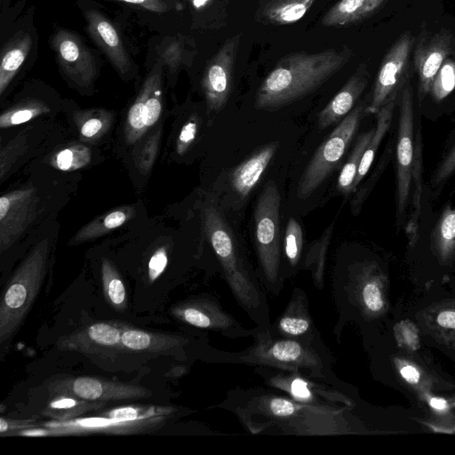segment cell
<instances>
[{
	"label": "cell",
	"instance_id": "6da1fadb",
	"mask_svg": "<svg viewBox=\"0 0 455 455\" xmlns=\"http://www.w3.org/2000/svg\"><path fill=\"white\" fill-rule=\"evenodd\" d=\"M218 408L232 411L251 434L332 435L347 433V410L299 403L263 388L229 390Z\"/></svg>",
	"mask_w": 455,
	"mask_h": 455
},
{
	"label": "cell",
	"instance_id": "7a4b0ae2",
	"mask_svg": "<svg viewBox=\"0 0 455 455\" xmlns=\"http://www.w3.org/2000/svg\"><path fill=\"white\" fill-rule=\"evenodd\" d=\"M252 338L253 344L238 352L209 347L205 360L299 372L346 392L345 384L332 371V355L321 336L311 340L275 337L269 329L256 326Z\"/></svg>",
	"mask_w": 455,
	"mask_h": 455
},
{
	"label": "cell",
	"instance_id": "3957f363",
	"mask_svg": "<svg viewBox=\"0 0 455 455\" xmlns=\"http://www.w3.org/2000/svg\"><path fill=\"white\" fill-rule=\"evenodd\" d=\"M351 56V50L343 45L340 49L283 57L258 88L256 108L276 110L305 97L339 71Z\"/></svg>",
	"mask_w": 455,
	"mask_h": 455
},
{
	"label": "cell",
	"instance_id": "277c9868",
	"mask_svg": "<svg viewBox=\"0 0 455 455\" xmlns=\"http://www.w3.org/2000/svg\"><path fill=\"white\" fill-rule=\"evenodd\" d=\"M204 228L223 278L237 304L263 329L271 326L265 290L243 256L228 222L213 204L203 210Z\"/></svg>",
	"mask_w": 455,
	"mask_h": 455
},
{
	"label": "cell",
	"instance_id": "5b68a950",
	"mask_svg": "<svg viewBox=\"0 0 455 455\" xmlns=\"http://www.w3.org/2000/svg\"><path fill=\"white\" fill-rule=\"evenodd\" d=\"M51 244L41 240L20 264L9 280L0 303V343L7 344L17 332L44 281Z\"/></svg>",
	"mask_w": 455,
	"mask_h": 455
},
{
	"label": "cell",
	"instance_id": "8992f818",
	"mask_svg": "<svg viewBox=\"0 0 455 455\" xmlns=\"http://www.w3.org/2000/svg\"><path fill=\"white\" fill-rule=\"evenodd\" d=\"M281 196L276 184L270 180L259 196L254 210V243L264 290L278 297L283 277L280 246Z\"/></svg>",
	"mask_w": 455,
	"mask_h": 455
},
{
	"label": "cell",
	"instance_id": "52a82bcc",
	"mask_svg": "<svg viewBox=\"0 0 455 455\" xmlns=\"http://www.w3.org/2000/svg\"><path fill=\"white\" fill-rule=\"evenodd\" d=\"M363 106L346 116L322 142L301 174L297 196H309L334 171L350 145L360 124Z\"/></svg>",
	"mask_w": 455,
	"mask_h": 455
},
{
	"label": "cell",
	"instance_id": "ba28073f",
	"mask_svg": "<svg viewBox=\"0 0 455 455\" xmlns=\"http://www.w3.org/2000/svg\"><path fill=\"white\" fill-rule=\"evenodd\" d=\"M254 371L268 387L299 403L337 410L351 405L346 392L301 373L263 366H256Z\"/></svg>",
	"mask_w": 455,
	"mask_h": 455
},
{
	"label": "cell",
	"instance_id": "9c48e42d",
	"mask_svg": "<svg viewBox=\"0 0 455 455\" xmlns=\"http://www.w3.org/2000/svg\"><path fill=\"white\" fill-rule=\"evenodd\" d=\"M415 38L407 31L402 34L384 56L376 76L366 111L376 114L393 100H397L410 81V58Z\"/></svg>",
	"mask_w": 455,
	"mask_h": 455
},
{
	"label": "cell",
	"instance_id": "30bf717a",
	"mask_svg": "<svg viewBox=\"0 0 455 455\" xmlns=\"http://www.w3.org/2000/svg\"><path fill=\"white\" fill-rule=\"evenodd\" d=\"M173 315L192 327L211 331L228 339L252 337L255 327L246 329L219 299L210 294L181 301L172 308Z\"/></svg>",
	"mask_w": 455,
	"mask_h": 455
},
{
	"label": "cell",
	"instance_id": "8fae6325",
	"mask_svg": "<svg viewBox=\"0 0 455 455\" xmlns=\"http://www.w3.org/2000/svg\"><path fill=\"white\" fill-rule=\"evenodd\" d=\"M163 66V61L158 59L129 108L124 125V138L128 145L137 142L161 116Z\"/></svg>",
	"mask_w": 455,
	"mask_h": 455
},
{
	"label": "cell",
	"instance_id": "7c38bea8",
	"mask_svg": "<svg viewBox=\"0 0 455 455\" xmlns=\"http://www.w3.org/2000/svg\"><path fill=\"white\" fill-rule=\"evenodd\" d=\"M50 390L53 395H70L103 403L140 399L152 395L150 390L139 385L89 376L58 379L50 386Z\"/></svg>",
	"mask_w": 455,
	"mask_h": 455
},
{
	"label": "cell",
	"instance_id": "4fadbf2b",
	"mask_svg": "<svg viewBox=\"0 0 455 455\" xmlns=\"http://www.w3.org/2000/svg\"><path fill=\"white\" fill-rule=\"evenodd\" d=\"M455 51V37L446 28L423 32L413 52L414 68L418 74V96L422 101L430 92L433 81L444 60Z\"/></svg>",
	"mask_w": 455,
	"mask_h": 455
},
{
	"label": "cell",
	"instance_id": "5bb4252c",
	"mask_svg": "<svg viewBox=\"0 0 455 455\" xmlns=\"http://www.w3.org/2000/svg\"><path fill=\"white\" fill-rule=\"evenodd\" d=\"M39 198L34 187L16 189L0 198V251L8 250L36 218Z\"/></svg>",
	"mask_w": 455,
	"mask_h": 455
},
{
	"label": "cell",
	"instance_id": "9a60e30c",
	"mask_svg": "<svg viewBox=\"0 0 455 455\" xmlns=\"http://www.w3.org/2000/svg\"><path fill=\"white\" fill-rule=\"evenodd\" d=\"M413 152V105L410 81L400 95V112L396 147L397 161V218L403 213L409 197Z\"/></svg>",
	"mask_w": 455,
	"mask_h": 455
},
{
	"label": "cell",
	"instance_id": "2e32d148",
	"mask_svg": "<svg viewBox=\"0 0 455 455\" xmlns=\"http://www.w3.org/2000/svg\"><path fill=\"white\" fill-rule=\"evenodd\" d=\"M240 36L228 39L207 64L202 89L208 112H220L226 105L233 86L234 65Z\"/></svg>",
	"mask_w": 455,
	"mask_h": 455
},
{
	"label": "cell",
	"instance_id": "e0dca14e",
	"mask_svg": "<svg viewBox=\"0 0 455 455\" xmlns=\"http://www.w3.org/2000/svg\"><path fill=\"white\" fill-rule=\"evenodd\" d=\"M52 44L64 74L78 86H90L97 74L96 62L79 35L60 29L53 35Z\"/></svg>",
	"mask_w": 455,
	"mask_h": 455
},
{
	"label": "cell",
	"instance_id": "ac0fdd59",
	"mask_svg": "<svg viewBox=\"0 0 455 455\" xmlns=\"http://www.w3.org/2000/svg\"><path fill=\"white\" fill-rule=\"evenodd\" d=\"M176 410L170 406H124L100 416V430L114 434H139L161 427Z\"/></svg>",
	"mask_w": 455,
	"mask_h": 455
},
{
	"label": "cell",
	"instance_id": "d6986e66",
	"mask_svg": "<svg viewBox=\"0 0 455 455\" xmlns=\"http://www.w3.org/2000/svg\"><path fill=\"white\" fill-rule=\"evenodd\" d=\"M270 333L275 337L315 339L321 336L309 311L307 294L294 288L283 313L271 323Z\"/></svg>",
	"mask_w": 455,
	"mask_h": 455
},
{
	"label": "cell",
	"instance_id": "ffe728a7",
	"mask_svg": "<svg viewBox=\"0 0 455 455\" xmlns=\"http://www.w3.org/2000/svg\"><path fill=\"white\" fill-rule=\"evenodd\" d=\"M84 17L90 37L108 58L116 70L120 75L130 71V57L115 25L101 12L95 10L87 11Z\"/></svg>",
	"mask_w": 455,
	"mask_h": 455
},
{
	"label": "cell",
	"instance_id": "44dd1931",
	"mask_svg": "<svg viewBox=\"0 0 455 455\" xmlns=\"http://www.w3.org/2000/svg\"><path fill=\"white\" fill-rule=\"evenodd\" d=\"M122 326L112 323H95L82 329L67 340V346L93 355H111L123 348Z\"/></svg>",
	"mask_w": 455,
	"mask_h": 455
},
{
	"label": "cell",
	"instance_id": "7402d4cb",
	"mask_svg": "<svg viewBox=\"0 0 455 455\" xmlns=\"http://www.w3.org/2000/svg\"><path fill=\"white\" fill-rule=\"evenodd\" d=\"M369 80V74L364 64L360 65L349 77L342 88L320 111L317 116V126L324 130L338 124L354 108Z\"/></svg>",
	"mask_w": 455,
	"mask_h": 455
},
{
	"label": "cell",
	"instance_id": "603a6c76",
	"mask_svg": "<svg viewBox=\"0 0 455 455\" xmlns=\"http://www.w3.org/2000/svg\"><path fill=\"white\" fill-rule=\"evenodd\" d=\"M122 347L127 351L149 354H171L182 351L190 343L188 338L148 332L140 329L124 327Z\"/></svg>",
	"mask_w": 455,
	"mask_h": 455
},
{
	"label": "cell",
	"instance_id": "cb8c5ba5",
	"mask_svg": "<svg viewBox=\"0 0 455 455\" xmlns=\"http://www.w3.org/2000/svg\"><path fill=\"white\" fill-rule=\"evenodd\" d=\"M278 145V142L265 145L233 170L230 183L237 195L246 197L254 189L275 155Z\"/></svg>",
	"mask_w": 455,
	"mask_h": 455
},
{
	"label": "cell",
	"instance_id": "d4e9b609",
	"mask_svg": "<svg viewBox=\"0 0 455 455\" xmlns=\"http://www.w3.org/2000/svg\"><path fill=\"white\" fill-rule=\"evenodd\" d=\"M386 0H339L322 19L325 27L346 26L371 15Z\"/></svg>",
	"mask_w": 455,
	"mask_h": 455
},
{
	"label": "cell",
	"instance_id": "484cf974",
	"mask_svg": "<svg viewBox=\"0 0 455 455\" xmlns=\"http://www.w3.org/2000/svg\"><path fill=\"white\" fill-rule=\"evenodd\" d=\"M106 403L90 401L70 395H54L42 414L60 421L72 420L91 411H98Z\"/></svg>",
	"mask_w": 455,
	"mask_h": 455
},
{
	"label": "cell",
	"instance_id": "4316f807",
	"mask_svg": "<svg viewBox=\"0 0 455 455\" xmlns=\"http://www.w3.org/2000/svg\"><path fill=\"white\" fill-rule=\"evenodd\" d=\"M134 208L124 206L97 217L81 228L72 237L69 244L76 245L100 237L123 226L134 215Z\"/></svg>",
	"mask_w": 455,
	"mask_h": 455
},
{
	"label": "cell",
	"instance_id": "83f0119b",
	"mask_svg": "<svg viewBox=\"0 0 455 455\" xmlns=\"http://www.w3.org/2000/svg\"><path fill=\"white\" fill-rule=\"evenodd\" d=\"M32 45L29 34L12 39L4 49L0 63V94H3L24 63Z\"/></svg>",
	"mask_w": 455,
	"mask_h": 455
},
{
	"label": "cell",
	"instance_id": "f1b7e54d",
	"mask_svg": "<svg viewBox=\"0 0 455 455\" xmlns=\"http://www.w3.org/2000/svg\"><path fill=\"white\" fill-rule=\"evenodd\" d=\"M396 102L397 100L389 101L376 113L377 125L374 129V133L363 155L357 174L352 187V192L356 190L358 185L363 177L367 174L370 167L371 166L379 144L391 125Z\"/></svg>",
	"mask_w": 455,
	"mask_h": 455
},
{
	"label": "cell",
	"instance_id": "f546056e",
	"mask_svg": "<svg viewBox=\"0 0 455 455\" xmlns=\"http://www.w3.org/2000/svg\"><path fill=\"white\" fill-rule=\"evenodd\" d=\"M315 0H275L266 5L263 14L273 24L297 22L305 16Z\"/></svg>",
	"mask_w": 455,
	"mask_h": 455
},
{
	"label": "cell",
	"instance_id": "4dcf8cb0",
	"mask_svg": "<svg viewBox=\"0 0 455 455\" xmlns=\"http://www.w3.org/2000/svg\"><path fill=\"white\" fill-rule=\"evenodd\" d=\"M333 224L329 226L321 236L315 240L308 248L303 260V268L310 271L315 285L321 290L327 250L331 242Z\"/></svg>",
	"mask_w": 455,
	"mask_h": 455
},
{
	"label": "cell",
	"instance_id": "1f68e13d",
	"mask_svg": "<svg viewBox=\"0 0 455 455\" xmlns=\"http://www.w3.org/2000/svg\"><path fill=\"white\" fill-rule=\"evenodd\" d=\"M75 121L82 139L92 141L108 131L113 116L104 109H88L76 113Z\"/></svg>",
	"mask_w": 455,
	"mask_h": 455
},
{
	"label": "cell",
	"instance_id": "d6a6232c",
	"mask_svg": "<svg viewBox=\"0 0 455 455\" xmlns=\"http://www.w3.org/2000/svg\"><path fill=\"white\" fill-rule=\"evenodd\" d=\"M373 133L374 129H371L366 132L362 133L357 138L355 147L339 172L337 180V188L345 196L352 192V187L356 177L363 155Z\"/></svg>",
	"mask_w": 455,
	"mask_h": 455
},
{
	"label": "cell",
	"instance_id": "836d02e7",
	"mask_svg": "<svg viewBox=\"0 0 455 455\" xmlns=\"http://www.w3.org/2000/svg\"><path fill=\"white\" fill-rule=\"evenodd\" d=\"M101 278L104 295L110 306L116 310L126 307V291L116 267L108 259L101 262Z\"/></svg>",
	"mask_w": 455,
	"mask_h": 455
},
{
	"label": "cell",
	"instance_id": "e575fe53",
	"mask_svg": "<svg viewBox=\"0 0 455 455\" xmlns=\"http://www.w3.org/2000/svg\"><path fill=\"white\" fill-rule=\"evenodd\" d=\"M49 111V108L43 101L32 99L26 100L1 114L0 127L6 129L16 126Z\"/></svg>",
	"mask_w": 455,
	"mask_h": 455
},
{
	"label": "cell",
	"instance_id": "d590c367",
	"mask_svg": "<svg viewBox=\"0 0 455 455\" xmlns=\"http://www.w3.org/2000/svg\"><path fill=\"white\" fill-rule=\"evenodd\" d=\"M92 160L91 149L82 144L66 147L53 155L51 165L63 172H73L85 167Z\"/></svg>",
	"mask_w": 455,
	"mask_h": 455
},
{
	"label": "cell",
	"instance_id": "8d00e7d4",
	"mask_svg": "<svg viewBox=\"0 0 455 455\" xmlns=\"http://www.w3.org/2000/svg\"><path fill=\"white\" fill-rule=\"evenodd\" d=\"M432 240L443 255L455 250V208L448 205L443 211L433 229Z\"/></svg>",
	"mask_w": 455,
	"mask_h": 455
},
{
	"label": "cell",
	"instance_id": "74e56055",
	"mask_svg": "<svg viewBox=\"0 0 455 455\" xmlns=\"http://www.w3.org/2000/svg\"><path fill=\"white\" fill-rule=\"evenodd\" d=\"M303 232L300 224L294 218H290L284 232V256L291 269L298 267L302 254Z\"/></svg>",
	"mask_w": 455,
	"mask_h": 455
},
{
	"label": "cell",
	"instance_id": "f35d334b",
	"mask_svg": "<svg viewBox=\"0 0 455 455\" xmlns=\"http://www.w3.org/2000/svg\"><path fill=\"white\" fill-rule=\"evenodd\" d=\"M455 89V60L449 57L443 63L433 81L430 94L440 101Z\"/></svg>",
	"mask_w": 455,
	"mask_h": 455
},
{
	"label": "cell",
	"instance_id": "ab89813d",
	"mask_svg": "<svg viewBox=\"0 0 455 455\" xmlns=\"http://www.w3.org/2000/svg\"><path fill=\"white\" fill-rule=\"evenodd\" d=\"M27 137L25 134H19L0 150V180L3 182L12 169L17 160L24 154L27 149Z\"/></svg>",
	"mask_w": 455,
	"mask_h": 455
},
{
	"label": "cell",
	"instance_id": "60d3db41",
	"mask_svg": "<svg viewBox=\"0 0 455 455\" xmlns=\"http://www.w3.org/2000/svg\"><path fill=\"white\" fill-rule=\"evenodd\" d=\"M160 129L153 132L144 141L139 150L135 163L140 173L146 175L150 172L157 156L160 143Z\"/></svg>",
	"mask_w": 455,
	"mask_h": 455
},
{
	"label": "cell",
	"instance_id": "b9f144b4",
	"mask_svg": "<svg viewBox=\"0 0 455 455\" xmlns=\"http://www.w3.org/2000/svg\"><path fill=\"white\" fill-rule=\"evenodd\" d=\"M394 331L400 347L412 351L419 348V333L412 323L408 320L401 321L395 325Z\"/></svg>",
	"mask_w": 455,
	"mask_h": 455
},
{
	"label": "cell",
	"instance_id": "7bdbcfd3",
	"mask_svg": "<svg viewBox=\"0 0 455 455\" xmlns=\"http://www.w3.org/2000/svg\"><path fill=\"white\" fill-rule=\"evenodd\" d=\"M361 299L363 306L371 312H379L384 304L381 291L377 282L368 281L361 287Z\"/></svg>",
	"mask_w": 455,
	"mask_h": 455
},
{
	"label": "cell",
	"instance_id": "ee69618b",
	"mask_svg": "<svg viewBox=\"0 0 455 455\" xmlns=\"http://www.w3.org/2000/svg\"><path fill=\"white\" fill-rule=\"evenodd\" d=\"M197 131V119L195 116H191L182 126L176 141V152L179 155H183L188 151L196 137Z\"/></svg>",
	"mask_w": 455,
	"mask_h": 455
},
{
	"label": "cell",
	"instance_id": "f6af8a7d",
	"mask_svg": "<svg viewBox=\"0 0 455 455\" xmlns=\"http://www.w3.org/2000/svg\"><path fill=\"white\" fill-rule=\"evenodd\" d=\"M140 6L153 12L164 13L172 10H180L181 5L175 0H115Z\"/></svg>",
	"mask_w": 455,
	"mask_h": 455
},
{
	"label": "cell",
	"instance_id": "bcb514c9",
	"mask_svg": "<svg viewBox=\"0 0 455 455\" xmlns=\"http://www.w3.org/2000/svg\"><path fill=\"white\" fill-rule=\"evenodd\" d=\"M167 263V250L164 246L159 247L154 251L148 264V275L151 282L159 277V275L164 271Z\"/></svg>",
	"mask_w": 455,
	"mask_h": 455
},
{
	"label": "cell",
	"instance_id": "7dc6e473",
	"mask_svg": "<svg viewBox=\"0 0 455 455\" xmlns=\"http://www.w3.org/2000/svg\"><path fill=\"white\" fill-rule=\"evenodd\" d=\"M182 46L178 41H171L167 43L161 51L159 59L164 65H167L170 68H176L181 61Z\"/></svg>",
	"mask_w": 455,
	"mask_h": 455
},
{
	"label": "cell",
	"instance_id": "c3c4849f",
	"mask_svg": "<svg viewBox=\"0 0 455 455\" xmlns=\"http://www.w3.org/2000/svg\"><path fill=\"white\" fill-rule=\"evenodd\" d=\"M455 172V145L436 170L434 181L440 184Z\"/></svg>",
	"mask_w": 455,
	"mask_h": 455
},
{
	"label": "cell",
	"instance_id": "681fc988",
	"mask_svg": "<svg viewBox=\"0 0 455 455\" xmlns=\"http://www.w3.org/2000/svg\"><path fill=\"white\" fill-rule=\"evenodd\" d=\"M34 424L31 420H17L12 419H4L1 418L0 423V433L4 435L5 433L11 434L13 431H17L19 429L33 427Z\"/></svg>",
	"mask_w": 455,
	"mask_h": 455
},
{
	"label": "cell",
	"instance_id": "f907efd6",
	"mask_svg": "<svg viewBox=\"0 0 455 455\" xmlns=\"http://www.w3.org/2000/svg\"><path fill=\"white\" fill-rule=\"evenodd\" d=\"M437 323L444 328L455 329V311L446 310L437 316Z\"/></svg>",
	"mask_w": 455,
	"mask_h": 455
},
{
	"label": "cell",
	"instance_id": "816d5d0a",
	"mask_svg": "<svg viewBox=\"0 0 455 455\" xmlns=\"http://www.w3.org/2000/svg\"><path fill=\"white\" fill-rule=\"evenodd\" d=\"M400 373L402 377L411 384L418 383L420 378V373L419 371L411 365H405L402 367Z\"/></svg>",
	"mask_w": 455,
	"mask_h": 455
},
{
	"label": "cell",
	"instance_id": "f5cc1de1",
	"mask_svg": "<svg viewBox=\"0 0 455 455\" xmlns=\"http://www.w3.org/2000/svg\"><path fill=\"white\" fill-rule=\"evenodd\" d=\"M430 406L436 410H443L447 407V403L444 399L434 397L430 400Z\"/></svg>",
	"mask_w": 455,
	"mask_h": 455
},
{
	"label": "cell",
	"instance_id": "db71d44e",
	"mask_svg": "<svg viewBox=\"0 0 455 455\" xmlns=\"http://www.w3.org/2000/svg\"><path fill=\"white\" fill-rule=\"evenodd\" d=\"M194 7L196 9L202 8L208 4L210 0H190Z\"/></svg>",
	"mask_w": 455,
	"mask_h": 455
}]
</instances>
